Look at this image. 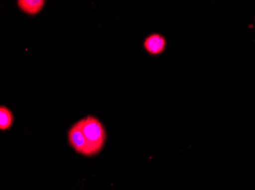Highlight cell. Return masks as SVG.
Wrapping results in <instances>:
<instances>
[{
    "instance_id": "cell-5",
    "label": "cell",
    "mask_w": 255,
    "mask_h": 190,
    "mask_svg": "<svg viewBox=\"0 0 255 190\" xmlns=\"http://www.w3.org/2000/svg\"><path fill=\"white\" fill-rule=\"evenodd\" d=\"M13 114L5 106L0 107V129L6 130L13 124Z\"/></svg>"
},
{
    "instance_id": "cell-4",
    "label": "cell",
    "mask_w": 255,
    "mask_h": 190,
    "mask_svg": "<svg viewBox=\"0 0 255 190\" xmlns=\"http://www.w3.org/2000/svg\"><path fill=\"white\" fill-rule=\"evenodd\" d=\"M18 6L23 11L29 15H35L38 13L43 6L45 1L44 0H18Z\"/></svg>"
},
{
    "instance_id": "cell-3",
    "label": "cell",
    "mask_w": 255,
    "mask_h": 190,
    "mask_svg": "<svg viewBox=\"0 0 255 190\" xmlns=\"http://www.w3.org/2000/svg\"><path fill=\"white\" fill-rule=\"evenodd\" d=\"M144 47L150 55H158L165 50L166 39L160 34H150L144 40Z\"/></svg>"
},
{
    "instance_id": "cell-2",
    "label": "cell",
    "mask_w": 255,
    "mask_h": 190,
    "mask_svg": "<svg viewBox=\"0 0 255 190\" xmlns=\"http://www.w3.org/2000/svg\"><path fill=\"white\" fill-rule=\"evenodd\" d=\"M69 143L79 154L90 156L87 140L82 129L81 121L74 124L68 132Z\"/></svg>"
},
{
    "instance_id": "cell-1",
    "label": "cell",
    "mask_w": 255,
    "mask_h": 190,
    "mask_svg": "<svg viewBox=\"0 0 255 190\" xmlns=\"http://www.w3.org/2000/svg\"><path fill=\"white\" fill-rule=\"evenodd\" d=\"M90 156L98 154L105 144L107 134L103 124L96 117L88 116L81 120Z\"/></svg>"
}]
</instances>
